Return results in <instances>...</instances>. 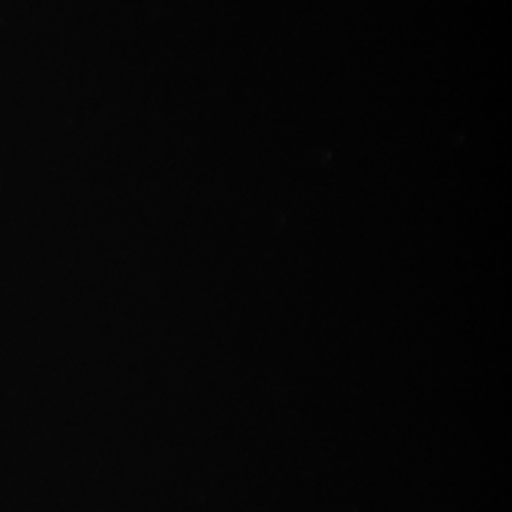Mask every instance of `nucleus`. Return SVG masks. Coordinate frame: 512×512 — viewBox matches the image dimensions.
<instances>
[]
</instances>
